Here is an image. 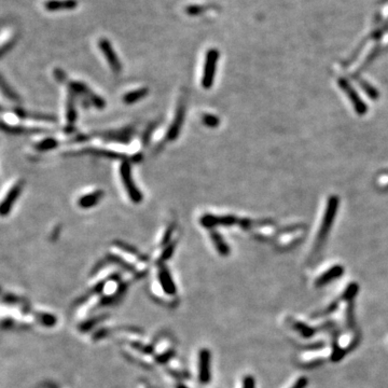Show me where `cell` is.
Here are the masks:
<instances>
[{
	"label": "cell",
	"instance_id": "obj_20",
	"mask_svg": "<svg viewBox=\"0 0 388 388\" xmlns=\"http://www.w3.org/2000/svg\"><path fill=\"white\" fill-rule=\"evenodd\" d=\"M209 236H210V240H212L213 244L215 248L217 249L218 254H219L220 256H223V257H227L230 255L231 250H230V246L227 244L226 240L222 237V235L218 232L217 230L215 229H212L209 230Z\"/></svg>",
	"mask_w": 388,
	"mask_h": 388
},
{
	"label": "cell",
	"instance_id": "obj_29",
	"mask_svg": "<svg viewBox=\"0 0 388 388\" xmlns=\"http://www.w3.org/2000/svg\"><path fill=\"white\" fill-rule=\"evenodd\" d=\"M105 318H106L105 315H104V316H98V317L92 318V319H90V321H86V322H84L83 324H81L80 327H79V329H80V331H82V332L90 331L94 326H96V325H98L99 323H101L103 321H105Z\"/></svg>",
	"mask_w": 388,
	"mask_h": 388
},
{
	"label": "cell",
	"instance_id": "obj_10",
	"mask_svg": "<svg viewBox=\"0 0 388 388\" xmlns=\"http://www.w3.org/2000/svg\"><path fill=\"white\" fill-rule=\"evenodd\" d=\"M24 186L25 181L23 179H19L16 180L14 185L10 188L8 193L5 194L4 199L1 202V205H0V214H1L2 217H6L11 213L15 202L18 200L19 195L22 194Z\"/></svg>",
	"mask_w": 388,
	"mask_h": 388
},
{
	"label": "cell",
	"instance_id": "obj_32",
	"mask_svg": "<svg viewBox=\"0 0 388 388\" xmlns=\"http://www.w3.org/2000/svg\"><path fill=\"white\" fill-rule=\"evenodd\" d=\"M295 329L300 332L302 337H304V338H310L313 336V333H314V329L311 328V327H309L308 325H305L303 323H297L295 326Z\"/></svg>",
	"mask_w": 388,
	"mask_h": 388
},
{
	"label": "cell",
	"instance_id": "obj_5",
	"mask_svg": "<svg viewBox=\"0 0 388 388\" xmlns=\"http://www.w3.org/2000/svg\"><path fill=\"white\" fill-rule=\"evenodd\" d=\"M68 90H70L76 96L83 97V103L88 105H92L97 109H104L106 107V101L103 97H100L99 95L94 93L88 85L85 83L81 82V81H70L68 82Z\"/></svg>",
	"mask_w": 388,
	"mask_h": 388
},
{
	"label": "cell",
	"instance_id": "obj_28",
	"mask_svg": "<svg viewBox=\"0 0 388 388\" xmlns=\"http://www.w3.org/2000/svg\"><path fill=\"white\" fill-rule=\"evenodd\" d=\"M202 123L208 128H216L220 124V119L212 113H204L202 115Z\"/></svg>",
	"mask_w": 388,
	"mask_h": 388
},
{
	"label": "cell",
	"instance_id": "obj_8",
	"mask_svg": "<svg viewBox=\"0 0 388 388\" xmlns=\"http://www.w3.org/2000/svg\"><path fill=\"white\" fill-rule=\"evenodd\" d=\"M200 224L205 229L212 230L217 227H232L240 224V219L234 215L204 214L200 218Z\"/></svg>",
	"mask_w": 388,
	"mask_h": 388
},
{
	"label": "cell",
	"instance_id": "obj_9",
	"mask_svg": "<svg viewBox=\"0 0 388 388\" xmlns=\"http://www.w3.org/2000/svg\"><path fill=\"white\" fill-rule=\"evenodd\" d=\"M338 82H339L340 88H341V90L345 93L346 96L351 100V103L354 109H355L356 113L358 115H365L368 112V107L365 104V101L360 98L355 88H354L349 81L344 78L339 79Z\"/></svg>",
	"mask_w": 388,
	"mask_h": 388
},
{
	"label": "cell",
	"instance_id": "obj_3",
	"mask_svg": "<svg viewBox=\"0 0 388 388\" xmlns=\"http://www.w3.org/2000/svg\"><path fill=\"white\" fill-rule=\"evenodd\" d=\"M120 177L125 191L133 204H140L144 200V194L141 193L140 189L136 186L134 181V177L132 174V162L131 161H122L120 164Z\"/></svg>",
	"mask_w": 388,
	"mask_h": 388
},
{
	"label": "cell",
	"instance_id": "obj_12",
	"mask_svg": "<svg viewBox=\"0 0 388 388\" xmlns=\"http://www.w3.org/2000/svg\"><path fill=\"white\" fill-rule=\"evenodd\" d=\"M212 355L207 349H203L199 354V380L200 383L206 385L210 382L212 379V372H210V367H212Z\"/></svg>",
	"mask_w": 388,
	"mask_h": 388
},
{
	"label": "cell",
	"instance_id": "obj_25",
	"mask_svg": "<svg viewBox=\"0 0 388 388\" xmlns=\"http://www.w3.org/2000/svg\"><path fill=\"white\" fill-rule=\"evenodd\" d=\"M176 246H177V240L172 241L171 243H168V244L166 245V246L164 247V250L162 251L161 256L159 257L158 262H156V263H158L159 267H160V265H162V264H164L165 261H167L168 259L174 255Z\"/></svg>",
	"mask_w": 388,
	"mask_h": 388
},
{
	"label": "cell",
	"instance_id": "obj_34",
	"mask_svg": "<svg viewBox=\"0 0 388 388\" xmlns=\"http://www.w3.org/2000/svg\"><path fill=\"white\" fill-rule=\"evenodd\" d=\"M205 10H206V6L194 4V5L187 6L186 12L188 13L189 15H197V14H201V13L205 11Z\"/></svg>",
	"mask_w": 388,
	"mask_h": 388
},
{
	"label": "cell",
	"instance_id": "obj_14",
	"mask_svg": "<svg viewBox=\"0 0 388 388\" xmlns=\"http://www.w3.org/2000/svg\"><path fill=\"white\" fill-rule=\"evenodd\" d=\"M66 123L67 126L65 132L71 133L73 129L74 122L77 121V109H76V95L70 90H67V99H66Z\"/></svg>",
	"mask_w": 388,
	"mask_h": 388
},
{
	"label": "cell",
	"instance_id": "obj_17",
	"mask_svg": "<svg viewBox=\"0 0 388 388\" xmlns=\"http://www.w3.org/2000/svg\"><path fill=\"white\" fill-rule=\"evenodd\" d=\"M105 195V192L103 190L97 189L94 190L92 192L85 193L83 195H81L79 197V200L77 202L78 206L82 209H90L94 206H96L97 204L103 199V196Z\"/></svg>",
	"mask_w": 388,
	"mask_h": 388
},
{
	"label": "cell",
	"instance_id": "obj_22",
	"mask_svg": "<svg viewBox=\"0 0 388 388\" xmlns=\"http://www.w3.org/2000/svg\"><path fill=\"white\" fill-rule=\"evenodd\" d=\"M112 244L117 248L123 250L124 253L135 257L139 261H144V262L148 261V257H146L142 253H140V251L137 248H136L135 246H133V245H131V244H128V243L124 242V241H120V240L113 241Z\"/></svg>",
	"mask_w": 388,
	"mask_h": 388
},
{
	"label": "cell",
	"instance_id": "obj_27",
	"mask_svg": "<svg viewBox=\"0 0 388 388\" xmlns=\"http://www.w3.org/2000/svg\"><path fill=\"white\" fill-rule=\"evenodd\" d=\"M176 227H177V222L175 220L171 221V222L168 223L167 228L164 231V234H163L161 241H160V246H164V245L166 246L168 243L172 242L171 238H172V236H173V234L175 232Z\"/></svg>",
	"mask_w": 388,
	"mask_h": 388
},
{
	"label": "cell",
	"instance_id": "obj_31",
	"mask_svg": "<svg viewBox=\"0 0 388 388\" xmlns=\"http://www.w3.org/2000/svg\"><path fill=\"white\" fill-rule=\"evenodd\" d=\"M358 289H359V287H358V285H357L356 283L351 284V285L349 286V287L346 288V290H345V292H344V296H343L344 300H346V301H352L353 299L356 297L357 292H358Z\"/></svg>",
	"mask_w": 388,
	"mask_h": 388
},
{
	"label": "cell",
	"instance_id": "obj_35",
	"mask_svg": "<svg viewBox=\"0 0 388 388\" xmlns=\"http://www.w3.org/2000/svg\"><path fill=\"white\" fill-rule=\"evenodd\" d=\"M243 388H256V383H255L254 377L247 376V377L244 378Z\"/></svg>",
	"mask_w": 388,
	"mask_h": 388
},
{
	"label": "cell",
	"instance_id": "obj_16",
	"mask_svg": "<svg viewBox=\"0 0 388 388\" xmlns=\"http://www.w3.org/2000/svg\"><path fill=\"white\" fill-rule=\"evenodd\" d=\"M13 112L17 118L22 120H36V121H42V122H49V123H56L57 118L55 115L49 114V113H40V112H33L25 110L23 108L16 107L13 109Z\"/></svg>",
	"mask_w": 388,
	"mask_h": 388
},
{
	"label": "cell",
	"instance_id": "obj_11",
	"mask_svg": "<svg viewBox=\"0 0 388 388\" xmlns=\"http://www.w3.org/2000/svg\"><path fill=\"white\" fill-rule=\"evenodd\" d=\"M98 47L105 56L109 67L111 68V71L115 74H118L122 71V64L115 53L111 42L106 38H100L98 41Z\"/></svg>",
	"mask_w": 388,
	"mask_h": 388
},
{
	"label": "cell",
	"instance_id": "obj_33",
	"mask_svg": "<svg viewBox=\"0 0 388 388\" xmlns=\"http://www.w3.org/2000/svg\"><path fill=\"white\" fill-rule=\"evenodd\" d=\"M38 319L42 325L51 327L56 324V317L53 316L51 314H46V313H43V314L38 315Z\"/></svg>",
	"mask_w": 388,
	"mask_h": 388
},
{
	"label": "cell",
	"instance_id": "obj_23",
	"mask_svg": "<svg viewBox=\"0 0 388 388\" xmlns=\"http://www.w3.org/2000/svg\"><path fill=\"white\" fill-rule=\"evenodd\" d=\"M60 144H62V141L60 140L53 137H47L36 142V144L32 146V148L39 152H46L58 148Z\"/></svg>",
	"mask_w": 388,
	"mask_h": 388
},
{
	"label": "cell",
	"instance_id": "obj_26",
	"mask_svg": "<svg viewBox=\"0 0 388 388\" xmlns=\"http://www.w3.org/2000/svg\"><path fill=\"white\" fill-rule=\"evenodd\" d=\"M358 83H359L360 86H362V88L365 91V93L371 99H373V100L379 99V97H380L379 91L373 85H371L369 82H368V81H366L364 79H358Z\"/></svg>",
	"mask_w": 388,
	"mask_h": 388
},
{
	"label": "cell",
	"instance_id": "obj_19",
	"mask_svg": "<svg viewBox=\"0 0 388 388\" xmlns=\"http://www.w3.org/2000/svg\"><path fill=\"white\" fill-rule=\"evenodd\" d=\"M78 6L77 0H47L44 2V8L47 11H69Z\"/></svg>",
	"mask_w": 388,
	"mask_h": 388
},
{
	"label": "cell",
	"instance_id": "obj_13",
	"mask_svg": "<svg viewBox=\"0 0 388 388\" xmlns=\"http://www.w3.org/2000/svg\"><path fill=\"white\" fill-rule=\"evenodd\" d=\"M2 131L10 135H32V134H44L53 132L51 129H46L42 127H31L25 125H13L6 123L5 121L1 122Z\"/></svg>",
	"mask_w": 388,
	"mask_h": 388
},
{
	"label": "cell",
	"instance_id": "obj_1",
	"mask_svg": "<svg viewBox=\"0 0 388 388\" xmlns=\"http://www.w3.org/2000/svg\"><path fill=\"white\" fill-rule=\"evenodd\" d=\"M340 205V199L338 195H331L328 202H327V207L325 210V214L322 220V226L321 229L318 231V234L316 237V242H315V247L314 251L315 253H318L319 250L322 249V247L325 245L327 237L329 235L330 230L332 228V224L335 222L336 216L338 213Z\"/></svg>",
	"mask_w": 388,
	"mask_h": 388
},
{
	"label": "cell",
	"instance_id": "obj_24",
	"mask_svg": "<svg viewBox=\"0 0 388 388\" xmlns=\"http://www.w3.org/2000/svg\"><path fill=\"white\" fill-rule=\"evenodd\" d=\"M1 92L4 96L11 101H14V103H19V101H21V96H19L17 92H15L14 88L6 82L3 76H1Z\"/></svg>",
	"mask_w": 388,
	"mask_h": 388
},
{
	"label": "cell",
	"instance_id": "obj_38",
	"mask_svg": "<svg viewBox=\"0 0 388 388\" xmlns=\"http://www.w3.org/2000/svg\"><path fill=\"white\" fill-rule=\"evenodd\" d=\"M177 388H188V387L185 386V385H178V386H177Z\"/></svg>",
	"mask_w": 388,
	"mask_h": 388
},
{
	"label": "cell",
	"instance_id": "obj_4",
	"mask_svg": "<svg viewBox=\"0 0 388 388\" xmlns=\"http://www.w3.org/2000/svg\"><path fill=\"white\" fill-rule=\"evenodd\" d=\"M187 101H188V94L186 92H182L179 96L178 103H177L172 123L167 128V132L165 135V141L172 142L178 138L183 125V122H185V118H186Z\"/></svg>",
	"mask_w": 388,
	"mask_h": 388
},
{
	"label": "cell",
	"instance_id": "obj_21",
	"mask_svg": "<svg viewBox=\"0 0 388 388\" xmlns=\"http://www.w3.org/2000/svg\"><path fill=\"white\" fill-rule=\"evenodd\" d=\"M148 94H149V87H146V86L139 87V88H136V90L126 92L123 95V97H122V100H123V103L125 105H133L135 103H137V101L147 97Z\"/></svg>",
	"mask_w": 388,
	"mask_h": 388
},
{
	"label": "cell",
	"instance_id": "obj_7",
	"mask_svg": "<svg viewBox=\"0 0 388 388\" xmlns=\"http://www.w3.org/2000/svg\"><path fill=\"white\" fill-rule=\"evenodd\" d=\"M134 134H135V128L132 126H127L119 129H110V131L95 132L91 134V136H92V139L97 138L105 142H114V144L126 145L132 140Z\"/></svg>",
	"mask_w": 388,
	"mask_h": 388
},
{
	"label": "cell",
	"instance_id": "obj_15",
	"mask_svg": "<svg viewBox=\"0 0 388 388\" xmlns=\"http://www.w3.org/2000/svg\"><path fill=\"white\" fill-rule=\"evenodd\" d=\"M158 275H159V282L163 291H164L167 296H175L177 292L176 285L172 277L171 272H169L165 264L160 265Z\"/></svg>",
	"mask_w": 388,
	"mask_h": 388
},
{
	"label": "cell",
	"instance_id": "obj_37",
	"mask_svg": "<svg viewBox=\"0 0 388 388\" xmlns=\"http://www.w3.org/2000/svg\"><path fill=\"white\" fill-rule=\"evenodd\" d=\"M306 386H308V379L306 378H300L298 381L297 383L292 386L291 388H305Z\"/></svg>",
	"mask_w": 388,
	"mask_h": 388
},
{
	"label": "cell",
	"instance_id": "obj_36",
	"mask_svg": "<svg viewBox=\"0 0 388 388\" xmlns=\"http://www.w3.org/2000/svg\"><path fill=\"white\" fill-rule=\"evenodd\" d=\"M54 77H55V79L57 81H59V82H64V81L66 80L65 72L62 69H58V68L55 71H54Z\"/></svg>",
	"mask_w": 388,
	"mask_h": 388
},
{
	"label": "cell",
	"instance_id": "obj_2",
	"mask_svg": "<svg viewBox=\"0 0 388 388\" xmlns=\"http://www.w3.org/2000/svg\"><path fill=\"white\" fill-rule=\"evenodd\" d=\"M65 154H67V155L91 154V155H95V156H100V158L110 159V160H121V161H126L127 160V161H131V162H138L142 158L141 153H139V152L128 155L127 153L114 151V150H111V149L97 148V147H87V148L84 147L82 149H80V150L66 152Z\"/></svg>",
	"mask_w": 388,
	"mask_h": 388
},
{
	"label": "cell",
	"instance_id": "obj_6",
	"mask_svg": "<svg viewBox=\"0 0 388 388\" xmlns=\"http://www.w3.org/2000/svg\"><path fill=\"white\" fill-rule=\"evenodd\" d=\"M219 57H220V53L217 49H215V47H212V49H209L206 52L205 62H204V67H203L202 80H201V84L203 88H205V90L212 88L214 84L215 76L217 72V65H218Z\"/></svg>",
	"mask_w": 388,
	"mask_h": 388
},
{
	"label": "cell",
	"instance_id": "obj_30",
	"mask_svg": "<svg viewBox=\"0 0 388 388\" xmlns=\"http://www.w3.org/2000/svg\"><path fill=\"white\" fill-rule=\"evenodd\" d=\"M156 126H158V122H153V123L149 124V126L146 128V131L144 132V134H142V138H141L142 145L144 146L149 145V142H150V140H151L152 134L154 132V129L156 128Z\"/></svg>",
	"mask_w": 388,
	"mask_h": 388
},
{
	"label": "cell",
	"instance_id": "obj_18",
	"mask_svg": "<svg viewBox=\"0 0 388 388\" xmlns=\"http://www.w3.org/2000/svg\"><path fill=\"white\" fill-rule=\"evenodd\" d=\"M343 273H344V268L342 265H335V267H332L330 270L325 272L323 275H321L317 278L315 282L316 287H324V286H326L327 284H329L332 281L338 280V278L341 277Z\"/></svg>",
	"mask_w": 388,
	"mask_h": 388
}]
</instances>
